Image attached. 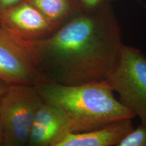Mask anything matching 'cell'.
Wrapping results in <instances>:
<instances>
[{
  "label": "cell",
  "instance_id": "obj_1",
  "mask_svg": "<svg viewBox=\"0 0 146 146\" xmlns=\"http://www.w3.org/2000/svg\"><path fill=\"white\" fill-rule=\"evenodd\" d=\"M33 41L40 70L49 82L64 85L106 79L124 45L113 5L81 12L49 36Z\"/></svg>",
  "mask_w": 146,
  "mask_h": 146
},
{
  "label": "cell",
  "instance_id": "obj_2",
  "mask_svg": "<svg viewBox=\"0 0 146 146\" xmlns=\"http://www.w3.org/2000/svg\"><path fill=\"white\" fill-rule=\"evenodd\" d=\"M36 88L43 101L56 106L66 115L70 133L85 132L135 118L116 98L106 80L76 85L47 82Z\"/></svg>",
  "mask_w": 146,
  "mask_h": 146
},
{
  "label": "cell",
  "instance_id": "obj_3",
  "mask_svg": "<svg viewBox=\"0 0 146 146\" xmlns=\"http://www.w3.org/2000/svg\"><path fill=\"white\" fill-rule=\"evenodd\" d=\"M106 81L120 102L146 125V56L124 43L116 64Z\"/></svg>",
  "mask_w": 146,
  "mask_h": 146
},
{
  "label": "cell",
  "instance_id": "obj_4",
  "mask_svg": "<svg viewBox=\"0 0 146 146\" xmlns=\"http://www.w3.org/2000/svg\"><path fill=\"white\" fill-rule=\"evenodd\" d=\"M43 101L36 86H9L0 104L2 145H28L36 112Z\"/></svg>",
  "mask_w": 146,
  "mask_h": 146
},
{
  "label": "cell",
  "instance_id": "obj_5",
  "mask_svg": "<svg viewBox=\"0 0 146 146\" xmlns=\"http://www.w3.org/2000/svg\"><path fill=\"white\" fill-rule=\"evenodd\" d=\"M0 78L10 85L38 86L49 82L39 69L33 41L23 39L1 25Z\"/></svg>",
  "mask_w": 146,
  "mask_h": 146
},
{
  "label": "cell",
  "instance_id": "obj_6",
  "mask_svg": "<svg viewBox=\"0 0 146 146\" xmlns=\"http://www.w3.org/2000/svg\"><path fill=\"white\" fill-rule=\"evenodd\" d=\"M0 25L28 40L45 38L57 30L40 11L25 0L5 11L0 19Z\"/></svg>",
  "mask_w": 146,
  "mask_h": 146
},
{
  "label": "cell",
  "instance_id": "obj_7",
  "mask_svg": "<svg viewBox=\"0 0 146 146\" xmlns=\"http://www.w3.org/2000/svg\"><path fill=\"white\" fill-rule=\"evenodd\" d=\"M132 120H118L85 132L69 133L54 146H118L124 137L134 128Z\"/></svg>",
  "mask_w": 146,
  "mask_h": 146
},
{
  "label": "cell",
  "instance_id": "obj_8",
  "mask_svg": "<svg viewBox=\"0 0 146 146\" xmlns=\"http://www.w3.org/2000/svg\"><path fill=\"white\" fill-rule=\"evenodd\" d=\"M33 5L58 29L82 10L78 0H25Z\"/></svg>",
  "mask_w": 146,
  "mask_h": 146
},
{
  "label": "cell",
  "instance_id": "obj_9",
  "mask_svg": "<svg viewBox=\"0 0 146 146\" xmlns=\"http://www.w3.org/2000/svg\"><path fill=\"white\" fill-rule=\"evenodd\" d=\"M69 132L57 126H44L33 124L28 141V146H54Z\"/></svg>",
  "mask_w": 146,
  "mask_h": 146
},
{
  "label": "cell",
  "instance_id": "obj_10",
  "mask_svg": "<svg viewBox=\"0 0 146 146\" xmlns=\"http://www.w3.org/2000/svg\"><path fill=\"white\" fill-rule=\"evenodd\" d=\"M44 126H57L70 133L68 118L62 111L52 104L43 101L36 110L34 123Z\"/></svg>",
  "mask_w": 146,
  "mask_h": 146
},
{
  "label": "cell",
  "instance_id": "obj_11",
  "mask_svg": "<svg viewBox=\"0 0 146 146\" xmlns=\"http://www.w3.org/2000/svg\"><path fill=\"white\" fill-rule=\"evenodd\" d=\"M118 146H146V125L141 123L133 128L124 137Z\"/></svg>",
  "mask_w": 146,
  "mask_h": 146
},
{
  "label": "cell",
  "instance_id": "obj_12",
  "mask_svg": "<svg viewBox=\"0 0 146 146\" xmlns=\"http://www.w3.org/2000/svg\"><path fill=\"white\" fill-rule=\"evenodd\" d=\"M120 0H78L83 12H94L109 5H113Z\"/></svg>",
  "mask_w": 146,
  "mask_h": 146
},
{
  "label": "cell",
  "instance_id": "obj_13",
  "mask_svg": "<svg viewBox=\"0 0 146 146\" xmlns=\"http://www.w3.org/2000/svg\"><path fill=\"white\" fill-rule=\"evenodd\" d=\"M23 0H0V19L2 16L3 14L16 3L21 2Z\"/></svg>",
  "mask_w": 146,
  "mask_h": 146
},
{
  "label": "cell",
  "instance_id": "obj_14",
  "mask_svg": "<svg viewBox=\"0 0 146 146\" xmlns=\"http://www.w3.org/2000/svg\"><path fill=\"white\" fill-rule=\"evenodd\" d=\"M10 84H8L7 82L3 81L0 78V104H1V99H2L3 95L8 89ZM3 145V140H2V131H1V123H0V146Z\"/></svg>",
  "mask_w": 146,
  "mask_h": 146
},
{
  "label": "cell",
  "instance_id": "obj_15",
  "mask_svg": "<svg viewBox=\"0 0 146 146\" xmlns=\"http://www.w3.org/2000/svg\"><path fill=\"white\" fill-rule=\"evenodd\" d=\"M138 1H139V0H138Z\"/></svg>",
  "mask_w": 146,
  "mask_h": 146
}]
</instances>
